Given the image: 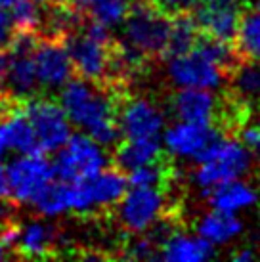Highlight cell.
<instances>
[{
  "label": "cell",
  "mask_w": 260,
  "mask_h": 262,
  "mask_svg": "<svg viewBox=\"0 0 260 262\" xmlns=\"http://www.w3.org/2000/svg\"><path fill=\"white\" fill-rule=\"evenodd\" d=\"M247 8L245 0H205L193 10V15L203 35L235 42Z\"/></svg>",
  "instance_id": "11"
},
{
  "label": "cell",
  "mask_w": 260,
  "mask_h": 262,
  "mask_svg": "<svg viewBox=\"0 0 260 262\" xmlns=\"http://www.w3.org/2000/svg\"><path fill=\"white\" fill-rule=\"evenodd\" d=\"M258 153H260V147H258Z\"/></svg>",
  "instance_id": "38"
},
{
  "label": "cell",
  "mask_w": 260,
  "mask_h": 262,
  "mask_svg": "<svg viewBox=\"0 0 260 262\" xmlns=\"http://www.w3.org/2000/svg\"><path fill=\"white\" fill-rule=\"evenodd\" d=\"M231 258H233L235 262H249V260H254V258H256V253H254L251 247H243V249H239Z\"/></svg>",
  "instance_id": "32"
},
{
  "label": "cell",
  "mask_w": 260,
  "mask_h": 262,
  "mask_svg": "<svg viewBox=\"0 0 260 262\" xmlns=\"http://www.w3.org/2000/svg\"><path fill=\"white\" fill-rule=\"evenodd\" d=\"M168 77L180 88H220L228 80V73L203 52L197 44L193 50L168 59Z\"/></svg>",
  "instance_id": "10"
},
{
  "label": "cell",
  "mask_w": 260,
  "mask_h": 262,
  "mask_svg": "<svg viewBox=\"0 0 260 262\" xmlns=\"http://www.w3.org/2000/svg\"><path fill=\"white\" fill-rule=\"evenodd\" d=\"M8 63H10V58L6 56V50H0V94L6 90Z\"/></svg>",
  "instance_id": "30"
},
{
  "label": "cell",
  "mask_w": 260,
  "mask_h": 262,
  "mask_svg": "<svg viewBox=\"0 0 260 262\" xmlns=\"http://www.w3.org/2000/svg\"><path fill=\"white\" fill-rule=\"evenodd\" d=\"M126 92L100 86L73 77L59 94L65 113L77 128L90 134L103 147H115L123 140L119 124V103Z\"/></svg>",
  "instance_id": "1"
},
{
  "label": "cell",
  "mask_w": 260,
  "mask_h": 262,
  "mask_svg": "<svg viewBox=\"0 0 260 262\" xmlns=\"http://www.w3.org/2000/svg\"><path fill=\"white\" fill-rule=\"evenodd\" d=\"M17 37V25L14 15L6 8H0V50H10Z\"/></svg>",
  "instance_id": "28"
},
{
  "label": "cell",
  "mask_w": 260,
  "mask_h": 262,
  "mask_svg": "<svg viewBox=\"0 0 260 262\" xmlns=\"http://www.w3.org/2000/svg\"><path fill=\"white\" fill-rule=\"evenodd\" d=\"M168 14H182V12H193L197 6H201L205 0H157Z\"/></svg>",
  "instance_id": "29"
},
{
  "label": "cell",
  "mask_w": 260,
  "mask_h": 262,
  "mask_svg": "<svg viewBox=\"0 0 260 262\" xmlns=\"http://www.w3.org/2000/svg\"><path fill=\"white\" fill-rule=\"evenodd\" d=\"M228 136L216 124H197L178 121L163 134L168 153L184 157V159L197 161L210 146H214L218 140Z\"/></svg>",
  "instance_id": "13"
},
{
  "label": "cell",
  "mask_w": 260,
  "mask_h": 262,
  "mask_svg": "<svg viewBox=\"0 0 260 262\" xmlns=\"http://www.w3.org/2000/svg\"><path fill=\"white\" fill-rule=\"evenodd\" d=\"M54 245H56L54 228L33 220L27 224H19L14 239L10 243V251H14V255L19 258H48L54 255Z\"/></svg>",
  "instance_id": "16"
},
{
  "label": "cell",
  "mask_w": 260,
  "mask_h": 262,
  "mask_svg": "<svg viewBox=\"0 0 260 262\" xmlns=\"http://www.w3.org/2000/svg\"><path fill=\"white\" fill-rule=\"evenodd\" d=\"M159 256L166 262H203L214 256L212 243L201 235L176 232L161 245Z\"/></svg>",
  "instance_id": "20"
},
{
  "label": "cell",
  "mask_w": 260,
  "mask_h": 262,
  "mask_svg": "<svg viewBox=\"0 0 260 262\" xmlns=\"http://www.w3.org/2000/svg\"><path fill=\"white\" fill-rule=\"evenodd\" d=\"M15 2H17V0H0V8H6V10H10Z\"/></svg>",
  "instance_id": "33"
},
{
  "label": "cell",
  "mask_w": 260,
  "mask_h": 262,
  "mask_svg": "<svg viewBox=\"0 0 260 262\" xmlns=\"http://www.w3.org/2000/svg\"><path fill=\"white\" fill-rule=\"evenodd\" d=\"M207 195H209V203L212 209L228 212H237L256 203V191L249 184L239 182V180L222 184L209 191Z\"/></svg>",
  "instance_id": "22"
},
{
  "label": "cell",
  "mask_w": 260,
  "mask_h": 262,
  "mask_svg": "<svg viewBox=\"0 0 260 262\" xmlns=\"http://www.w3.org/2000/svg\"><path fill=\"white\" fill-rule=\"evenodd\" d=\"M258 186H260V172H258Z\"/></svg>",
  "instance_id": "37"
},
{
  "label": "cell",
  "mask_w": 260,
  "mask_h": 262,
  "mask_svg": "<svg viewBox=\"0 0 260 262\" xmlns=\"http://www.w3.org/2000/svg\"><path fill=\"white\" fill-rule=\"evenodd\" d=\"M35 2H38V4H50V2H54V0H35Z\"/></svg>",
  "instance_id": "36"
},
{
  "label": "cell",
  "mask_w": 260,
  "mask_h": 262,
  "mask_svg": "<svg viewBox=\"0 0 260 262\" xmlns=\"http://www.w3.org/2000/svg\"><path fill=\"white\" fill-rule=\"evenodd\" d=\"M235 46L243 59H260V2L243 14Z\"/></svg>",
  "instance_id": "26"
},
{
  "label": "cell",
  "mask_w": 260,
  "mask_h": 262,
  "mask_svg": "<svg viewBox=\"0 0 260 262\" xmlns=\"http://www.w3.org/2000/svg\"><path fill=\"white\" fill-rule=\"evenodd\" d=\"M25 113L33 123L42 153L59 151L71 138V121L61 102L50 96H35L25 102Z\"/></svg>",
  "instance_id": "7"
},
{
  "label": "cell",
  "mask_w": 260,
  "mask_h": 262,
  "mask_svg": "<svg viewBox=\"0 0 260 262\" xmlns=\"http://www.w3.org/2000/svg\"><path fill=\"white\" fill-rule=\"evenodd\" d=\"M35 209L42 216H59L65 212H73L75 207V186L73 182L54 180V182L38 195L35 203Z\"/></svg>",
  "instance_id": "25"
},
{
  "label": "cell",
  "mask_w": 260,
  "mask_h": 262,
  "mask_svg": "<svg viewBox=\"0 0 260 262\" xmlns=\"http://www.w3.org/2000/svg\"><path fill=\"white\" fill-rule=\"evenodd\" d=\"M226 90L247 110L260 113V59H241L228 77Z\"/></svg>",
  "instance_id": "18"
},
{
  "label": "cell",
  "mask_w": 260,
  "mask_h": 262,
  "mask_svg": "<svg viewBox=\"0 0 260 262\" xmlns=\"http://www.w3.org/2000/svg\"><path fill=\"white\" fill-rule=\"evenodd\" d=\"M161 157H163L161 138H123L113 151V167L128 174L136 168L159 161Z\"/></svg>",
  "instance_id": "19"
},
{
  "label": "cell",
  "mask_w": 260,
  "mask_h": 262,
  "mask_svg": "<svg viewBox=\"0 0 260 262\" xmlns=\"http://www.w3.org/2000/svg\"><path fill=\"white\" fill-rule=\"evenodd\" d=\"M199 37H201V29L197 25L193 12L174 14L172 31H170V37H168V44H166V50L163 58L170 59L174 56H180V54L193 50Z\"/></svg>",
  "instance_id": "23"
},
{
  "label": "cell",
  "mask_w": 260,
  "mask_h": 262,
  "mask_svg": "<svg viewBox=\"0 0 260 262\" xmlns=\"http://www.w3.org/2000/svg\"><path fill=\"white\" fill-rule=\"evenodd\" d=\"M10 191L17 203L33 205L38 195L56 180L54 161L42 153H25L6 167Z\"/></svg>",
  "instance_id": "8"
},
{
  "label": "cell",
  "mask_w": 260,
  "mask_h": 262,
  "mask_svg": "<svg viewBox=\"0 0 260 262\" xmlns=\"http://www.w3.org/2000/svg\"><path fill=\"white\" fill-rule=\"evenodd\" d=\"M172 17L157 0L132 2L123 23V42L145 59L163 58L172 31Z\"/></svg>",
  "instance_id": "3"
},
{
  "label": "cell",
  "mask_w": 260,
  "mask_h": 262,
  "mask_svg": "<svg viewBox=\"0 0 260 262\" xmlns=\"http://www.w3.org/2000/svg\"><path fill=\"white\" fill-rule=\"evenodd\" d=\"M17 201L14 197H0V241L10 249V243L17 232Z\"/></svg>",
  "instance_id": "27"
},
{
  "label": "cell",
  "mask_w": 260,
  "mask_h": 262,
  "mask_svg": "<svg viewBox=\"0 0 260 262\" xmlns=\"http://www.w3.org/2000/svg\"><path fill=\"white\" fill-rule=\"evenodd\" d=\"M10 180H8V170L0 165V197H10Z\"/></svg>",
  "instance_id": "31"
},
{
  "label": "cell",
  "mask_w": 260,
  "mask_h": 262,
  "mask_svg": "<svg viewBox=\"0 0 260 262\" xmlns=\"http://www.w3.org/2000/svg\"><path fill=\"white\" fill-rule=\"evenodd\" d=\"M107 167V153L100 142H96L90 134L79 132L71 134L54 159L56 180L63 182H79L84 178L98 174Z\"/></svg>",
  "instance_id": "5"
},
{
  "label": "cell",
  "mask_w": 260,
  "mask_h": 262,
  "mask_svg": "<svg viewBox=\"0 0 260 262\" xmlns=\"http://www.w3.org/2000/svg\"><path fill=\"white\" fill-rule=\"evenodd\" d=\"M166 212L168 209H166V197L163 188L132 186V189L124 193L117 207L119 222L130 233L147 232Z\"/></svg>",
  "instance_id": "9"
},
{
  "label": "cell",
  "mask_w": 260,
  "mask_h": 262,
  "mask_svg": "<svg viewBox=\"0 0 260 262\" xmlns=\"http://www.w3.org/2000/svg\"><path fill=\"white\" fill-rule=\"evenodd\" d=\"M241 230H243V224L235 216V212L218 211V209H212L209 214H205L201 222H199V226H197L199 235L205 237L207 241H210L212 245L228 243L235 235H239Z\"/></svg>",
  "instance_id": "21"
},
{
  "label": "cell",
  "mask_w": 260,
  "mask_h": 262,
  "mask_svg": "<svg viewBox=\"0 0 260 262\" xmlns=\"http://www.w3.org/2000/svg\"><path fill=\"white\" fill-rule=\"evenodd\" d=\"M253 149L247 147L241 140L224 136L214 146L197 159L195 182L203 188L205 193L226 182L237 180L249 172L253 165Z\"/></svg>",
  "instance_id": "4"
},
{
  "label": "cell",
  "mask_w": 260,
  "mask_h": 262,
  "mask_svg": "<svg viewBox=\"0 0 260 262\" xmlns=\"http://www.w3.org/2000/svg\"><path fill=\"white\" fill-rule=\"evenodd\" d=\"M6 245H4V243H2V241H0V260H2V258H6L8 256V253H6Z\"/></svg>",
  "instance_id": "34"
},
{
  "label": "cell",
  "mask_w": 260,
  "mask_h": 262,
  "mask_svg": "<svg viewBox=\"0 0 260 262\" xmlns=\"http://www.w3.org/2000/svg\"><path fill=\"white\" fill-rule=\"evenodd\" d=\"M130 0H80L77 10L90 21H96L103 27L123 25L130 12Z\"/></svg>",
  "instance_id": "24"
},
{
  "label": "cell",
  "mask_w": 260,
  "mask_h": 262,
  "mask_svg": "<svg viewBox=\"0 0 260 262\" xmlns=\"http://www.w3.org/2000/svg\"><path fill=\"white\" fill-rule=\"evenodd\" d=\"M0 140L4 146L12 151L25 153H42L33 123L25 113V103L17 110L8 113L4 119H0Z\"/></svg>",
  "instance_id": "17"
},
{
  "label": "cell",
  "mask_w": 260,
  "mask_h": 262,
  "mask_svg": "<svg viewBox=\"0 0 260 262\" xmlns=\"http://www.w3.org/2000/svg\"><path fill=\"white\" fill-rule=\"evenodd\" d=\"M172 113L178 121L197 124L220 123L222 100H218L207 88H180L172 98Z\"/></svg>",
  "instance_id": "15"
},
{
  "label": "cell",
  "mask_w": 260,
  "mask_h": 262,
  "mask_svg": "<svg viewBox=\"0 0 260 262\" xmlns=\"http://www.w3.org/2000/svg\"><path fill=\"white\" fill-rule=\"evenodd\" d=\"M8 147L4 146V142H2V140H0V159H2V157H4V151H6Z\"/></svg>",
  "instance_id": "35"
},
{
  "label": "cell",
  "mask_w": 260,
  "mask_h": 262,
  "mask_svg": "<svg viewBox=\"0 0 260 262\" xmlns=\"http://www.w3.org/2000/svg\"><path fill=\"white\" fill-rule=\"evenodd\" d=\"M75 186V207L73 212L88 214V212L103 211L124 197L128 188V176L117 167L103 168L98 174L73 182Z\"/></svg>",
  "instance_id": "6"
},
{
  "label": "cell",
  "mask_w": 260,
  "mask_h": 262,
  "mask_svg": "<svg viewBox=\"0 0 260 262\" xmlns=\"http://www.w3.org/2000/svg\"><path fill=\"white\" fill-rule=\"evenodd\" d=\"M63 40L75 67V77L111 88L117 40L109 35V27L84 19L79 29L69 33Z\"/></svg>",
  "instance_id": "2"
},
{
  "label": "cell",
  "mask_w": 260,
  "mask_h": 262,
  "mask_svg": "<svg viewBox=\"0 0 260 262\" xmlns=\"http://www.w3.org/2000/svg\"><path fill=\"white\" fill-rule=\"evenodd\" d=\"M119 124L123 138H161L165 117L149 100L130 98L128 94H124L119 103Z\"/></svg>",
  "instance_id": "14"
},
{
  "label": "cell",
  "mask_w": 260,
  "mask_h": 262,
  "mask_svg": "<svg viewBox=\"0 0 260 262\" xmlns=\"http://www.w3.org/2000/svg\"><path fill=\"white\" fill-rule=\"evenodd\" d=\"M35 66L40 88L46 90H61L75 75V67L63 38H38L35 48Z\"/></svg>",
  "instance_id": "12"
}]
</instances>
